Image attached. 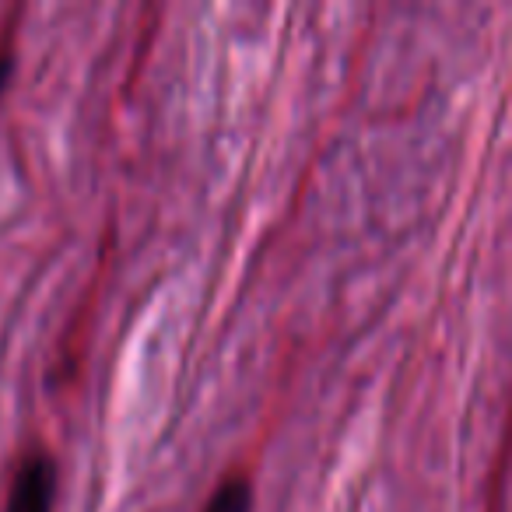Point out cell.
Wrapping results in <instances>:
<instances>
[{
  "instance_id": "cell-3",
  "label": "cell",
  "mask_w": 512,
  "mask_h": 512,
  "mask_svg": "<svg viewBox=\"0 0 512 512\" xmlns=\"http://www.w3.org/2000/svg\"><path fill=\"white\" fill-rule=\"evenodd\" d=\"M11 64H15V57H11V46L0 43V92H4V85H8Z\"/></svg>"
},
{
  "instance_id": "cell-1",
  "label": "cell",
  "mask_w": 512,
  "mask_h": 512,
  "mask_svg": "<svg viewBox=\"0 0 512 512\" xmlns=\"http://www.w3.org/2000/svg\"><path fill=\"white\" fill-rule=\"evenodd\" d=\"M53 495H57V463L43 449H32L15 470L8 512H53Z\"/></svg>"
},
{
  "instance_id": "cell-2",
  "label": "cell",
  "mask_w": 512,
  "mask_h": 512,
  "mask_svg": "<svg viewBox=\"0 0 512 512\" xmlns=\"http://www.w3.org/2000/svg\"><path fill=\"white\" fill-rule=\"evenodd\" d=\"M204 512H253V488L246 477H228L211 495Z\"/></svg>"
}]
</instances>
